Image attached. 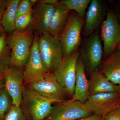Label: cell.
I'll return each instance as SVG.
<instances>
[{"instance_id": "obj_33", "label": "cell", "mask_w": 120, "mask_h": 120, "mask_svg": "<svg viewBox=\"0 0 120 120\" xmlns=\"http://www.w3.org/2000/svg\"><path fill=\"white\" fill-rule=\"evenodd\" d=\"M116 49L120 50V41L117 46Z\"/></svg>"}, {"instance_id": "obj_26", "label": "cell", "mask_w": 120, "mask_h": 120, "mask_svg": "<svg viewBox=\"0 0 120 120\" xmlns=\"http://www.w3.org/2000/svg\"><path fill=\"white\" fill-rule=\"evenodd\" d=\"M103 120H120V107L104 117Z\"/></svg>"}, {"instance_id": "obj_12", "label": "cell", "mask_w": 120, "mask_h": 120, "mask_svg": "<svg viewBox=\"0 0 120 120\" xmlns=\"http://www.w3.org/2000/svg\"><path fill=\"white\" fill-rule=\"evenodd\" d=\"M38 37V34L34 37L30 57L23 71V82L26 85L38 76L49 72L43 64L39 53Z\"/></svg>"}, {"instance_id": "obj_2", "label": "cell", "mask_w": 120, "mask_h": 120, "mask_svg": "<svg viewBox=\"0 0 120 120\" xmlns=\"http://www.w3.org/2000/svg\"><path fill=\"white\" fill-rule=\"evenodd\" d=\"M38 43L44 66L48 72L53 73L64 57L63 47L59 38L46 32L38 35Z\"/></svg>"}, {"instance_id": "obj_31", "label": "cell", "mask_w": 120, "mask_h": 120, "mask_svg": "<svg viewBox=\"0 0 120 120\" xmlns=\"http://www.w3.org/2000/svg\"><path fill=\"white\" fill-rule=\"evenodd\" d=\"M4 73H0V80L4 79Z\"/></svg>"}, {"instance_id": "obj_32", "label": "cell", "mask_w": 120, "mask_h": 120, "mask_svg": "<svg viewBox=\"0 0 120 120\" xmlns=\"http://www.w3.org/2000/svg\"><path fill=\"white\" fill-rule=\"evenodd\" d=\"M30 1L32 4H35L36 2H38V1L37 0H30Z\"/></svg>"}, {"instance_id": "obj_25", "label": "cell", "mask_w": 120, "mask_h": 120, "mask_svg": "<svg viewBox=\"0 0 120 120\" xmlns=\"http://www.w3.org/2000/svg\"><path fill=\"white\" fill-rule=\"evenodd\" d=\"M32 5L30 0H20L17 6L16 17L31 13Z\"/></svg>"}, {"instance_id": "obj_20", "label": "cell", "mask_w": 120, "mask_h": 120, "mask_svg": "<svg viewBox=\"0 0 120 120\" xmlns=\"http://www.w3.org/2000/svg\"><path fill=\"white\" fill-rule=\"evenodd\" d=\"M6 38L5 32L0 36V73H4L11 65V52Z\"/></svg>"}, {"instance_id": "obj_24", "label": "cell", "mask_w": 120, "mask_h": 120, "mask_svg": "<svg viewBox=\"0 0 120 120\" xmlns=\"http://www.w3.org/2000/svg\"><path fill=\"white\" fill-rule=\"evenodd\" d=\"M4 120H27L20 106L12 105L5 114Z\"/></svg>"}, {"instance_id": "obj_6", "label": "cell", "mask_w": 120, "mask_h": 120, "mask_svg": "<svg viewBox=\"0 0 120 120\" xmlns=\"http://www.w3.org/2000/svg\"><path fill=\"white\" fill-rule=\"evenodd\" d=\"M79 56L77 50L71 56L63 58L53 73L60 85L71 98L75 91L76 68Z\"/></svg>"}, {"instance_id": "obj_4", "label": "cell", "mask_w": 120, "mask_h": 120, "mask_svg": "<svg viewBox=\"0 0 120 120\" xmlns=\"http://www.w3.org/2000/svg\"><path fill=\"white\" fill-rule=\"evenodd\" d=\"M84 24V20L76 12H70L67 24L59 37L63 47V58L77 51L81 43V33Z\"/></svg>"}, {"instance_id": "obj_22", "label": "cell", "mask_w": 120, "mask_h": 120, "mask_svg": "<svg viewBox=\"0 0 120 120\" xmlns=\"http://www.w3.org/2000/svg\"><path fill=\"white\" fill-rule=\"evenodd\" d=\"M11 95L5 86L0 91V120H2L12 105Z\"/></svg>"}, {"instance_id": "obj_13", "label": "cell", "mask_w": 120, "mask_h": 120, "mask_svg": "<svg viewBox=\"0 0 120 120\" xmlns=\"http://www.w3.org/2000/svg\"><path fill=\"white\" fill-rule=\"evenodd\" d=\"M55 5L38 3L32 9V20L28 29L41 34L49 32L50 22Z\"/></svg>"}, {"instance_id": "obj_8", "label": "cell", "mask_w": 120, "mask_h": 120, "mask_svg": "<svg viewBox=\"0 0 120 120\" xmlns=\"http://www.w3.org/2000/svg\"><path fill=\"white\" fill-rule=\"evenodd\" d=\"M79 57L90 73L98 69L102 62L103 48L98 32L90 36L82 44Z\"/></svg>"}, {"instance_id": "obj_17", "label": "cell", "mask_w": 120, "mask_h": 120, "mask_svg": "<svg viewBox=\"0 0 120 120\" xmlns=\"http://www.w3.org/2000/svg\"><path fill=\"white\" fill-rule=\"evenodd\" d=\"M70 11L67 6L59 1L55 5L49 27L50 34L60 37L67 24Z\"/></svg>"}, {"instance_id": "obj_29", "label": "cell", "mask_w": 120, "mask_h": 120, "mask_svg": "<svg viewBox=\"0 0 120 120\" xmlns=\"http://www.w3.org/2000/svg\"><path fill=\"white\" fill-rule=\"evenodd\" d=\"M39 3L45 4H47L52 5H55L58 4L59 1L57 0H39Z\"/></svg>"}, {"instance_id": "obj_21", "label": "cell", "mask_w": 120, "mask_h": 120, "mask_svg": "<svg viewBox=\"0 0 120 120\" xmlns=\"http://www.w3.org/2000/svg\"><path fill=\"white\" fill-rule=\"evenodd\" d=\"M90 0H63L59 1L65 5L71 11H74L81 19L84 20L86 9Z\"/></svg>"}, {"instance_id": "obj_19", "label": "cell", "mask_w": 120, "mask_h": 120, "mask_svg": "<svg viewBox=\"0 0 120 120\" xmlns=\"http://www.w3.org/2000/svg\"><path fill=\"white\" fill-rule=\"evenodd\" d=\"M20 0H9L1 17V23L5 32L12 33L15 30V21Z\"/></svg>"}, {"instance_id": "obj_34", "label": "cell", "mask_w": 120, "mask_h": 120, "mask_svg": "<svg viewBox=\"0 0 120 120\" xmlns=\"http://www.w3.org/2000/svg\"><path fill=\"white\" fill-rule=\"evenodd\" d=\"M118 91H119V93L120 94V84H119V85H118Z\"/></svg>"}, {"instance_id": "obj_11", "label": "cell", "mask_w": 120, "mask_h": 120, "mask_svg": "<svg viewBox=\"0 0 120 120\" xmlns=\"http://www.w3.org/2000/svg\"><path fill=\"white\" fill-rule=\"evenodd\" d=\"M22 69L10 67L4 73L5 86L11 95L12 105L20 106L22 99L23 85Z\"/></svg>"}, {"instance_id": "obj_9", "label": "cell", "mask_w": 120, "mask_h": 120, "mask_svg": "<svg viewBox=\"0 0 120 120\" xmlns=\"http://www.w3.org/2000/svg\"><path fill=\"white\" fill-rule=\"evenodd\" d=\"M93 114L104 117L120 106V94L103 92L90 95L84 103Z\"/></svg>"}, {"instance_id": "obj_28", "label": "cell", "mask_w": 120, "mask_h": 120, "mask_svg": "<svg viewBox=\"0 0 120 120\" xmlns=\"http://www.w3.org/2000/svg\"><path fill=\"white\" fill-rule=\"evenodd\" d=\"M104 117H102L95 115V114H92L91 116H89L81 119H79L76 120H103Z\"/></svg>"}, {"instance_id": "obj_5", "label": "cell", "mask_w": 120, "mask_h": 120, "mask_svg": "<svg viewBox=\"0 0 120 120\" xmlns=\"http://www.w3.org/2000/svg\"><path fill=\"white\" fill-rule=\"evenodd\" d=\"M22 96L31 120H45L53 109L52 104L57 103L56 101L43 97L24 86Z\"/></svg>"}, {"instance_id": "obj_18", "label": "cell", "mask_w": 120, "mask_h": 120, "mask_svg": "<svg viewBox=\"0 0 120 120\" xmlns=\"http://www.w3.org/2000/svg\"><path fill=\"white\" fill-rule=\"evenodd\" d=\"M89 83V96L103 92L119 93L118 86L111 82L98 70L91 73Z\"/></svg>"}, {"instance_id": "obj_35", "label": "cell", "mask_w": 120, "mask_h": 120, "mask_svg": "<svg viewBox=\"0 0 120 120\" xmlns=\"http://www.w3.org/2000/svg\"></svg>"}, {"instance_id": "obj_16", "label": "cell", "mask_w": 120, "mask_h": 120, "mask_svg": "<svg viewBox=\"0 0 120 120\" xmlns=\"http://www.w3.org/2000/svg\"><path fill=\"white\" fill-rule=\"evenodd\" d=\"M83 61L79 57L76 68V81L75 91L72 99L84 103L89 97V80L85 73Z\"/></svg>"}, {"instance_id": "obj_27", "label": "cell", "mask_w": 120, "mask_h": 120, "mask_svg": "<svg viewBox=\"0 0 120 120\" xmlns=\"http://www.w3.org/2000/svg\"><path fill=\"white\" fill-rule=\"evenodd\" d=\"M8 0H0V36L5 32L1 23V17L4 11L6 8Z\"/></svg>"}, {"instance_id": "obj_14", "label": "cell", "mask_w": 120, "mask_h": 120, "mask_svg": "<svg viewBox=\"0 0 120 120\" xmlns=\"http://www.w3.org/2000/svg\"><path fill=\"white\" fill-rule=\"evenodd\" d=\"M105 11L102 1L92 0L86 13L83 34L84 37L91 36L101 24Z\"/></svg>"}, {"instance_id": "obj_10", "label": "cell", "mask_w": 120, "mask_h": 120, "mask_svg": "<svg viewBox=\"0 0 120 120\" xmlns=\"http://www.w3.org/2000/svg\"><path fill=\"white\" fill-rule=\"evenodd\" d=\"M101 37L103 44V60L116 49L120 41V25L116 15L109 12L101 24Z\"/></svg>"}, {"instance_id": "obj_7", "label": "cell", "mask_w": 120, "mask_h": 120, "mask_svg": "<svg viewBox=\"0 0 120 120\" xmlns=\"http://www.w3.org/2000/svg\"><path fill=\"white\" fill-rule=\"evenodd\" d=\"M57 103L44 120H76L93 114L84 103L79 101L71 99Z\"/></svg>"}, {"instance_id": "obj_23", "label": "cell", "mask_w": 120, "mask_h": 120, "mask_svg": "<svg viewBox=\"0 0 120 120\" xmlns=\"http://www.w3.org/2000/svg\"><path fill=\"white\" fill-rule=\"evenodd\" d=\"M32 20L31 13L22 15L16 17L15 24L16 30L20 31L28 28L31 24Z\"/></svg>"}, {"instance_id": "obj_1", "label": "cell", "mask_w": 120, "mask_h": 120, "mask_svg": "<svg viewBox=\"0 0 120 120\" xmlns=\"http://www.w3.org/2000/svg\"><path fill=\"white\" fill-rule=\"evenodd\" d=\"M34 37L28 28L22 31L15 30L7 35V44L11 52L10 67L22 69L28 61Z\"/></svg>"}, {"instance_id": "obj_15", "label": "cell", "mask_w": 120, "mask_h": 120, "mask_svg": "<svg viewBox=\"0 0 120 120\" xmlns=\"http://www.w3.org/2000/svg\"><path fill=\"white\" fill-rule=\"evenodd\" d=\"M98 70L114 84H120V50L116 49L103 60Z\"/></svg>"}, {"instance_id": "obj_3", "label": "cell", "mask_w": 120, "mask_h": 120, "mask_svg": "<svg viewBox=\"0 0 120 120\" xmlns=\"http://www.w3.org/2000/svg\"><path fill=\"white\" fill-rule=\"evenodd\" d=\"M26 88L34 91L57 103L66 101L68 95L57 82L53 73L46 72L38 76L27 84Z\"/></svg>"}, {"instance_id": "obj_30", "label": "cell", "mask_w": 120, "mask_h": 120, "mask_svg": "<svg viewBox=\"0 0 120 120\" xmlns=\"http://www.w3.org/2000/svg\"><path fill=\"white\" fill-rule=\"evenodd\" d=\"M5 82L4 79L0 80V91L5 86Z\"/></svg>"}]
</instances>
